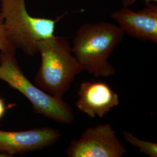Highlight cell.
Listing matches in <instances>:
<instances>
[{"label":"cell","mask_w":157,"mask_h":157,"mask_svg":"<svg viewBox=\"0 0 157 157\" xmlns=\"http://www.w3.org/2000/svg\"><path fill=\"white\" fill-rule=\"evenodd\" d=\"M124 32L112 23H86L77 30L71 48L82 67L95 78L109 77L117 71L108 58L123 40Z\"/></svg>","instance_id":"6da1fadb"},{"label":"cell","mask_w":157,"mask_h":157,"mask_svg":"<svg viewBox=\"0 0 157 157\" xmlns=\"http://www.w3.org/2000/svg\"><path fill=\"white\" fill-rule=\"evenodd\" d=\"M41 65L34 83L52 97L62 100L78 74L84 69L73 56L66 39L53 36L37 43Z\"/></svg>","instance_id":"7a4b0ae2"},{"label":"cell","mask_w":157,"mask_h":157,"mask_svg":"<svg viewBox=\"0 0 157 157\" xmlns=\"http://www.w3.org/2000/svg\"><path fill=\"white\" fill-rule=\"evenodd\" d=\"M1 11L8 39L16 48L33 56L38 52L37 43L54 36L58 22L62 17L53 20L32 17L26 7V0H0Z\"/></svg>","instance_id":"3957f363"},{"label":"cell","mask_w":157,"mask_h":157,"mask_svg":"<svg viewBox=\"0 0 157 157\" xmlns=\"http://www.w3.org/2000/svg\"><path fill=\"white\" fill-rule=\"evenodd\" d=\"M0 80L24 95L36 113L60 124H71L75 121L70 105L34 85L23 72L15 55L0 52Z\"/></svg>","instance_id":"277c9868"},{"label":"cell","mask_w":157,"mask_h":157,"mask_svg":"<svg viewBox=\"0 0 157 157\" xmlns=\"http://www.w3.org/2000/svg\"><path fill=\"white\" fill-rule=\"evenodd\" d=\"M69 157H122L126 149L111 124L87 128L66 149Z\"/></svg>","instance_id":"5b68a950"},{"label":"cell","mask_w":157,"mask_h":157,"mask_svg":"<svg viewBox=\"0 0 157 157\" xmlns=\"http://www.w3.org/2000/svg\"><path fill=\"white\" fill-rule=\"evenodd\" d=\"M61 136L59 130L50 127L20 132L0 130V154L11 157L39 151L56 144Z\"/></svg>","instance_id":"8992f818"},{"label":"cell","mask_w":157,"mask_h":157,"mask_svg":"<svg viewBox=\"0 0 157 157\" xmlns=\"http://www.w3.org/2000/svg\"><path fill=\"white\" fill-rule=\"evenodd\" d=\"M111 17L119 26L131 37L141 41L157 43V5L147 4L138 11L124 7L113 12Z\"/></svg>","instance_id":"52a82bcc"},{"label":"cell","mask_w":157,"mask_h":157,"mask_svg":"<svg viewBox=\"0 0 157 157\" xmlns=\"http://www.w3.org/2000/svg\"><path fill=\"white\" fill-rule=\"evenodd\" d=\"M75 105L90 118H103L119 104V98L109 84L85 81L80 84Z\"/></svg>","instance_id":"ba28073f"},{"label":"cell","mask_w":157,"mask_h":157,"mask_svg":"<svg viewBox=\"0 0 157 157\" xmlns=\"http://www.w3.org/2000/svg\"><path fill=\"white\" fill-rule=\"evenodd\" d=\"M122 133L124 139L131 145L139 148L140 152L148 157H157V143L140 140L136 137L129 132L124 131Z\"/></svg>","instance_id":"9c48e42d"},{"label":"cell","mask_w":157,"mask_h":157,"mask_svg":"<svg viewBox=\"0 0 157 157\" xmlns=\"http://www.w3.org/2000/svg\"><path fill=\"white\" fill-rule=\"evenodd\" d=\"M17 48L8 39L0 9V52L15 55Z\"/></svg>","instance_id":"30bf717a"},{"label":"cell","mask_w":157,"mask_h":157,"mask_svg":"<svg viewBox=\"0 0 157 157\" xmlns=\"http://www.w3.org/2000/svg\"><path fill=\"white\" fill-rule=\"evenodd\" d=\"M137 0H122V3L124 7H129L133 6ZM146 5L151 2H157V0H143Z\"/></svg>","instance_id":"8fae6325"},{"label":"cell","mask_w":157,"mask_h":157,"mask_svg":"<svg viewBox=\"0 0 157 157\" xmlns=\"http://www.w3.org/2000/svg\"><path fill=\"white\" fill-rule=\"evenodd\" d=\"M13 106H14L13 104H11L10 105H8L6 107L3 99L0 98V119L4 116L6 110L7 109H8L9 108H11L12 107H13Z\"/></svg>","instance_id":"7c38bea8"},{"label":"cell","mask_w":157,"mask_h":157,"mask_svg":"<svg viewBox=\"0 0 157 157\" xmlns=\"http://www.w3.org/2000/svg\"><path fill=\"white\" fill-rule=\"evenodd\" d=\"M0 157H6L4 155H2L1 154H0Z\"/></svg>","instance_id":"4fadbf2b"}]
</instances>
